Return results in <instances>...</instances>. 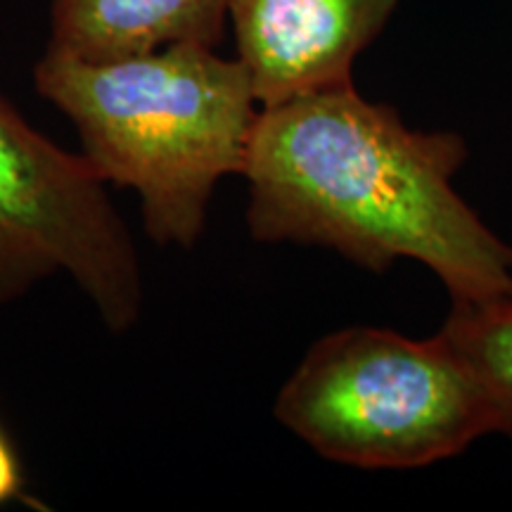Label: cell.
Wrapping results in <instances>:
<instances>
[{
    "label": "cell",
    "instance_id": "cell-1",
    "mask_svg": "<svg viewBox=\"0 0 512 512\" xmlns=\"http://www.w3.org/2000/svg\"><path fill=\"white\" fill-rule=\"evenodd\" d=\"M456 133H422L354 86L259 110L242 176L247 223L261 242L337 249L384 273L396 259L425 264L453 304L512 290V249L460 200L465 162Z\"/></svg>",
    "mask_w": 512,
    "mask_h": 512
},
{
    "label": "cell",
    "instance_id": "cell-2",
    "mask_svg": "<svg viewBox=\"0 0 512 512\" xmlns=\"http://www.w3.org/2000/svg\"><path fill=\"white\" fill-rule=\"evenodd\" d=\"M34 81L74 124L95 174L138 192L147 235L195 245L216 183L245 171L259 117L240 60L197 43L105 62L48 48Z\"/></svg>",
    "mask_w": 512,
    "mask_h": 512
},
{
    "label": "cell",
    "instance_id": "cell-3",
    "mask_svg": "<svg viewBox=\"0 0 512 512\" xmlns=\"http://www.w3.org/2000/svg\"><path fill=\"white\" fill-rule=\"evenodd\" d=\"M275 418L335 463L408 470L494 432L489 401L439 335L347 328L318 339L280 389Z\"/></svg>",
    "mask_w": 512,
    "mask_h": 512
},
{
    "label": "cell",
    "instance_id": "cell-4",
    "mask_svg": "<svg viewBox=\"0 0 512 512\" xmlns=\"http://www.w3.org/2000/svg\"><path fill=\"white\" fill-rule=\"evenodd\" d=\"M64 271L112 332L143 302L138 254L86 157L38 133L0 95V304Z\"/></svg>",
    "mask_w": 512,
    "mask_h": 512
},
{
    "label": "cell",
    "instance_id": "cell-5",
    "mask_svg": "<svg viewBox=\"0 0 512 512\" xmlns=\"http://www.w3.org/2000/svg\"><path fill=\"white\" fill-rule=\"evenodd\" d=\"M399 0H230L238 60L261 107L349 86Z\"/></svg>",
    "mask_w": 512,
    "mask_h": 512
},
{
    "label": "cell",
    "instance_id": "cell-6",
    "mask_svg": "<svg viewBox=\"0 0 512 512\" xmlns=\"http://www.w3.org/2000/svg\"><path fill=\"white\" fill-rule=\"evenodd\" d=\"M230 0H53L50 46L88 62L197 43L219 46Z\"/></svg>",
    "mask_w": 512,
    "mask_h": 512
},
{
    "label": "cell",
    "instance_id": "cell-7",
    "mask_svg": "<svg viewBox=\"0 0 512 512\" xmlns=\"http://www.w3.org/2000/svg\"><path fill=\"white\" fill-rule=\"evenodd\" d=\"M437 335L482 387L494 432L512 439V290L486 302L453 304Z\"/></svg>",
    "mask_w": 512,
    "mask_h": 512
},
{
    "label": "cell",
    "instance_id": "cell-8",
    "mask_svg": "<svg viewBox=\"0 0 512 512\" xmlns=\"http://www.w3.org/2000/svg\"><path fill=\"white\" fill-rule=\"evenodd\" d=\"M10 503L34 505V501L24 494V467L17 446L12 444L10 434L0 425V508Z\"/></svg>",
    "mask_w": 512,
    "mask_h": 512
}]
</instances>
